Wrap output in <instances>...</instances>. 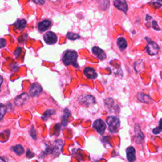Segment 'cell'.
Segmentation results:
<instances>
[{
    "label": "cell",
    "mask_w": 162,
    "mask_h": 162,
    "mask_svg": "<svg viewBox=\"0 0 162 162\" xmlns=\"http://www.w3.org/2000/svg\"><path fill=\"white\" fill-rule=\"evenodd\" d=\"M77 53L75 51H68L63 56V62L65 65H72L75 67H78L77 63Z\"/></svg>",
    "instance_id": "obj_1"
},
{
    "label": "cell",
    "mask_w": 162,
    "mask_h": 162,
    "mask_svg": "<svg viewBox=\"0 0 162 162\" xmlns=\"http://www.w3.org/2000/svg\"><path fill=\"white\" fill-rule=\"evenodd\" d=\"M107 123L108 125L109 131L111 133H117L120 128V122L117 117H108L107 119Z\"/></svg>",
    "instance_id": "obj_2"
},
{
    "label": "cell",
    "mask_w": 162,
    "mask_h": 162,
    "mask_svg": "<svg viewBox=\"0 0 162 162\" xmlns=\"http://www.w3.org/2000/svg\"><path fill=\"white\" fill-rule=\"evenodd\" d=\"M146 40L148 41V44L146 46V51L149 55H156L159 52V46L158 44L151 39H149L148 38H146Z\"/></svg>",
    "instance_id": "obj_3"
},
{
    "label": "cell",
    "mask_w": 162,
    "mask_h": 162,
    "mask_svg": "<svg viewBox=\"0 0 162 162\" xmlns=\"http://www.w3.org/2000/svg\"><path fill=\"white\" fill-rule=\"evenodd\" d=\"M93 127L98 134L103 135L106 130L107 126L105 123L101 119H98L94 122Z\"/></svg>",
    "instance_id": "obj_4"
},
{
    "label": "cell",
    "mask_w": 162,
    "mask_h": 162,
    "mask_svg": "<svg viewBox=\"0 0 162 162\" xmlns=\"http://www.w3.org/2000/svg\"><path fill=\"white\" fill-rule=\"evenodd\" d=\"M43 91L41 86L38 83H33L30 88V95L32 97L38 96Z\"/></svg>",
    "instance_id": "obj_5"
},
{
    "label": "cell",
    "mask_w": 162,
    "mask_h": 162,
    "mask_svg": "<svg viewBox=\"0 0 162 162\" xmlns=\"http://www.w3.org/2000/svg\"><path fill=\"white\" fill-rule=\"evenodd\" d=\"M62 147H63L62 141L60 140H56V141H55L53 147L50 148L51 153L55 154L56 155H59L60 153V152H62Z\"/></svg>",
    "instance_id": "obj_6"
},
{
    "label": "cell",
    "mask_w": 162,
    "mask_h": 162,
    "mask_svg": "<svg viewBox=\"0 0 162 162\" xmlns=\"http://www.w3.org/2000/svg\"><path fill=\"white\" fill-rule=\"evenodd\" d=\"M134 132H135L134 139H135L136 142L137 143H140L144 140V136L140 129V125H139L138 124L135 125Z\"/></svg>",
    "instance_id": "obj_7"
},
{
    "label": "cell",
    "mask_w": 162,
    "mask_h": 162,
    "mask_svg": "<svg viewBox=\"0 0 162 162\" xmlns=\"http://www.w3.org/2000/svg\"><path fill=\"white\" fill-rule=\"evenodd\" d=\"M44 39L45 42L48 44H53L57 41V36L56 34L52 32H48L46 33L44 36Z\"/></svg>",
    "instance_id": "obj_8"
},
{
    "label": "cell",
    "mask_w": 162,
    "mask_h": 162,
    "mask_svg": "<svg viewBox=\"0 0 162 162\" xmlns=\"http://www.w3.org/2000/svg\"><path fill=\"white\" fill-rule=\"evenodd\" d=\"M114 6L125 14H127L128 10V5L124 0H116L114 2Z\"/></svg>",
    "instance_id": "obj_9"
},
{
    "label": "cell",
    "mask_w": 162,
    "mask_h": 162,
    "mask_svg": "<svg viewBox=\"0 0 162 162\" xmlns=\"http://www.w3.org/2000/svg\"><path fill=\"white\" fill-rule=\"evenodd\" d=\"M92 53L96 55L101 60H104L107 58L105 52L101 48H99V47H98V46H94L92 49Z\"/></svg>",
    "instance_id": "obj_10"
},
{
    "label": "cell",
    "mask_w": 162,
    "mask_h": 162,
    "mask_svg": "<svg viewBox=\"0 0 162 162\" xmlns=\"http://www.w3.org/2000/svg\"><path fill=\"white\" fill-rule=\"evenodd\" d=\"M84 74L89 79H95L97 77V74L95 70L92 67H86L84 70Z\"/></svg>",
    "instance_id": "obj_11"
},
{
    "label": "cell",
    "mask_w": 162,
    "mask_h": 162,
    "mask_svg": "<svg viewBox=\"0 0 162 162\" xmlns=\"http://www.w3.org/2000/svg\"><path fill=\"white\" fill-rule=\"evenodd\" d=\"M29 99V96L27 93H23L15 99V104L17 106H22Z\"/></svg>",
    "instance_id": "obj_12"
},
{
    "label": "cell",
    "mask_w": 162,
    "mask_h": 162,
    "mask_svg": "<svg viewBox=\"0 0 162 162\" xmlns=\"http://www.w3.org/2000/svg\"><path fill=\"white\" fill-rule=\"evenodd\" d=\"M127 158L130 162H133L136 160V150L134 147L130 146L127 148L126 149Z\"/></svg>",
    "instance_id": "obj_13"
},
{
    "label": "cell",
    "mask_w": 162,
    "mask_h": 162,
    "mask_svg": "<svg viewBox=\"0 0 162 162\" xmlns=\"http://www.w3.org/2000/svg\"><path fill=\"white\" fill-rule=\"evenodd\" d=\"M80 101L82 102L84 105L89 106L92 104L95 103V98L91 95H84L80 98Z\"/></svg>",
    "instance_id": "obj_14"
},
{
    "label": "cell",
    "mask_w": 162,
    "mask_h": 162,
    "mask_svg": "<svg viewBox=\"0 0 162 162\" xmlns=\"http://www.w3.org/2000/svg\"><path fill=\"white\" fill-rule=\"evenodd\" d=\"M137 98L140 101L144 103L151 104L153 102V100L151 98V97H150L149 95L143 93V92H140V93H138L137 95Z\"/></svg>",
    "instance_id": "obj_15"
},
{
    "label": "cell",
    "mask_w": 162,
    "mask_h": 162,
    "mask_svg": "<svg viewBox=\"0 0 162 162\" xmlns=\"http://www.w3.org/2000/svg\"><path fill=\"white\" fill-rule=\"evenodd\" d=\"M51 24V22L50 20H45L39 23L38 27V29L41 32H44L50 28Z\"/></svg>",
    "instance_id": "obj_16"
},
{
    "label": "cell",
    "mask_w": 162,
    "mask_h": 162,
    "mask_svg": "<svg viewBox=\"0 0 162 162\" xmlns=\"http://www.w3.org/2000/svg\"><path fill=\"white\" fill-rule=\"evenodd\" d=\"M26 25H27V22L24 19L18 20L15 24V29L21 31L26 28Z\"/></svg>",
    "instance_id": "obj_17"
},
{
    "label": "cell",
    "mask_w": 162,
    "mask_h": 162,
    "mask_svg": "<svg viewBox=\"0 0 162 162\" xmlns=\"http://www.w3.org/2000/svg\"><path fill=\"white\" fill-rule=\"evenodd\" d=\"M117 45L120 50L124 51L126 49L127 46V41L124 38H119L117 39Z\"/></svg>",
    "instance_id": "obj_18"
},
{
    "label": "cell",
    "mask_w": 162,
    "mask_h": 162,
    "mask_svg": "<svg viewBox=\"0 0 162 162\" xmlns=\"http://www.w3.org/2000/svg\"><path fill=\"white\" fill-rule=\"evenodd\" d=\"M11 150H13V151L18 155H21L24 153V148H23L22 146H21L20 144L13 146L12 148H11Z\"/></svg>",
    "instance_id": "obj_19"
},
{
    "label": "cell",
    "mask_w": 162,
    "mask_h": 162,
    "mask_svg": "<svg viewBox=\"0 0 162 162\" xmlns=\"http://www.w3.org/2000/svg\"><path fill=\"white\" fill-rule=\"evenodd\" d=\"M71 113L68 109H65L64 110L63 115V120H62V124L63 126H66L67 124V119L71 116Z\"/></svg>",
    "instance_id": "obj_20"
},
{
    "label": "cell",
    "mask_w": 162,
    "mask_h": 162,
    "mask_svg": "<svg viewBox=\"0 0 162 162\" xmlns=\"http://www.w3.org/2000/svg\"><path fill=\"white\" fill-rule=\"evenodd\" d=\"M134 68L136 72H140L144 68V63L143 62H136L134 63Z\"/></svg>",
    "instance_id": "obj_21"
},
{
    "label": "cell",
    "mask_w": 162,
    "mask_h": 162,
    "mask_svg": "<svg viewBox=\"0 0 162 162\" xmlns=\"http://www.w3.org/2000/svg\"><path fill=\"white\" fill-rule=\"evenodd\" d=\"M55 110H50V109L47 110H46V111L43 114L42 118H43V120H47V119H48V117H49L50 116H51V115H53V114H55Z\"/></svg>",
    "instance_id": "obj_22"
},
{
    "label": "cell",
    "mask_w": 162,
    "mask_h": 162,
    "mask_svg": "<svg viewBox=\"0 0 162 162\" xmlns=\"http://www.w3.org/2000/svg\"><path fill=\"white\" fill-rule=\"evenodd\" d=\"M6 111V107L5 105H3V104L0 103V120H2Z\"/></svg>",
    "instance_id": "obj_23"
},
{
    "label": "cell",
    "mask_w": 162,
    "mask_h": 162,
    "mask_svg": "<svg viewBox=\"0 0 162 162\" xmlns=\"http://www.w3.org/2000/svg\"><path fill=\"white\" fill-rule=\"evenodd\" d=\"M162 132V119H160L159 122V125L158 127H156L153 130V132L154 134H158Z\"/></svg>",
    "instance_id": "obj_24"
},
{
    "label": "cell",
    "mask_w": 162,
    "mask_h": 162,
    "mask_svg": "<svg viewBox=\"0 0 162 162\" xmlns=\"http://www.w3.org/2000/svg\"><path fill=\"white\" fill-rule=\"evenodd\" d=\"M67 38L68 39H71V40H75V39L79 38L80 36L78 35V34H74L73 32H68L67 34Z\"/></svg>",
    "instance_id": "obj_25"
},
{
    "label": "cell",
    "mask_w": 162,
    "mask_h": 162,
    "mask_svg": "<svg viewBox=\"0 0 162 162\" xmlns=\"http://www.w3.org/2000/svg\"><path fill=\"white\" fill-rule=\"evenodd\" d=\"M30 134L31 136V137L34 139V140H36L37 139V134H36V130L35 129H34V127L32 126V128L30 129Z\"/></svg>",
    "instance_id": "obj_26"
},
{
    "label": "cell",
    "mask_w": 162,
    "mask_h": 162,
    "mask_svg": "<svg viewBox=\"0 0 162 162\" xmlns=\"http://www.w3.org/2000/svg\"><path fill=\"white\" fill-rule=\"evenodd\" d=\"M152 27L154 29H155L156 30H160V29L159 28L158 26V23L156 21L153 20L152 22Z\"/></svg>",
    "instance_id": "obj_27"
},
{
    "label": "cell",
    "mask_w": 162,
    "mask_h": 162,
    "mask_svg": "<svg viewBox=\"0 0 162 162\" xmlns=\"http://www.w3.org/2000/svg\"><path fill=\"white\" fill-rule=\"evenodd\" d=\"M6 44V42L4 39H0V48H4Z\"/></svg>",
    "instance_id": "obj_28"
},
{
    "label": "cell",
    "mask_w": 162,
    "mask_h": 162,
    "mask_svg": "<svg viewBox=\"0 0 162 162\" xmlns=\"http://www.w3.org/2000/svg\"><path fill=\"white\" fill-rule=\"evenodd\" d=\"M34 156V153L31 152L30 149H28L27 152V157L29 158H32Z\"/></svg>",
    "instance_id": "obj_29"
},
{
    "label": "cell",
    "mask_w": 162,
    "mask_h": 162,
    "mask_svg": "<svg viewBox=\"0 0 162 162\" xmlns=\"http://www.w3.org/2000/svg\"><path fill=\"white\" fill-rule=\"evenodd\" d=\"M21 52H22V49H21L20 48H17L16 51L15 52V56H18L21 53Z\"/></svg>",
    "instance_id": "obj_30"
},
{
    "label": "cell",
    "mask_w": 162,
    "mask_h": 162,
    "mask_svg": "<svg viewBox=\"0 0 162 162\" xmlns=\"http://www.w3.org/2000/svg\"><path fill=\"white\" fill-rule=\"evenodd\" d=\"M34 3H35L36 4H39V5H43L44 4V1H41V0H40V1H33Z\"/></svg>",
    "instance_id": "obj_31"
},
{
    "label": "cell",
    "mask_w": 162,
    "mask_h": 162,
    "mask_svg": "<svg viewBox=\"0 0 162 162\" xmlns=\"http://www.w3.org/2000/svg\"><path fill=\"white\" fill-rule=\"evenodd\" d=\"M3 78L0 76V91H1V86L3 84Z\"/></svg>",
    "instance_id": "obj_32"
},
{
    "label": "cell",
    "mask_w": 162,
    "mask_h": 162,
    "mask_svg": "<svg viewBox=\"0 0 162 162\" xmlns=\"http://www.w3.org/2000/svg\"><path fill=\"white\" fill-rule=\"evenodd\" d=\"M0 162H6V161L2 157H0Z\"/></svg>",
    "instance_id": "obj_33"
},
{
    "label": "cell",
    "mask_w": 162,
    "mask_h": 162,
    "mask_svg": "<svg viewBox=\"0 0 162 162\" xmlns=\"http://www.w3.org/2000/svg\"><path fill=\"white\" fill-rule=\"evenodd\" d=\"M157 3H160V6H162V1H158L157 2Z\"/></svg>",
    "instance_id": "obj_34"
}]
</instances>
